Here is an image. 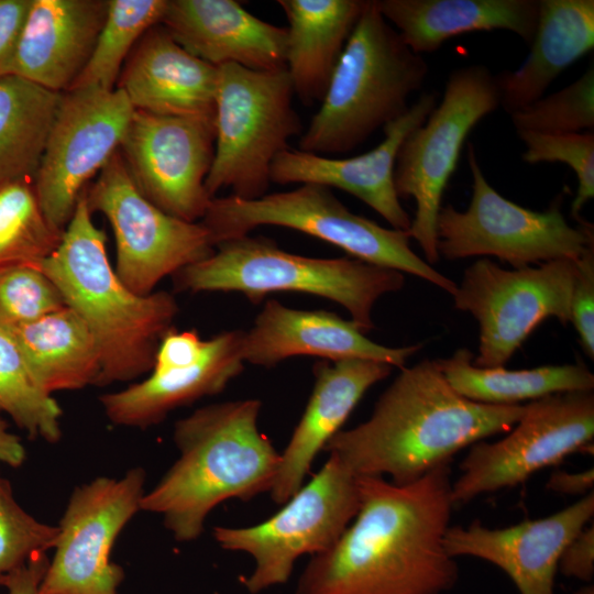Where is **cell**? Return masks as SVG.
I'll return each mask as SVG.
<instances>
[{
    "mask_svg": "<svg viewBox=\"0 0 594 594\" xmlns=\"http://www.w3.org/2000/svg\"><path fill=\"white\" fill-rule=\"evenodd\" d=\"M472 197L466 210L441 207L437 219V251L448 260L496 256L514 268L553 260L576 261L594 243L593 227L582 218L569 224L554 201L546 211L524 208L498 194L468 145Z\"/></svg>",
    "mask_w": 594,
    "mask_h": 594,
    "instance_id": "10",
    "label": "cell"
},
{
    "mask_svg": "<svg viewBox=\"0 0 594 594\" xmlns=\"http://www.w3.org/2000/svg\"><path fill=\"white\" fill-rule=\"evenodd\" d=\"M574 594H594V588L592 585H586L578 590Z\"/></svg>",
    "mask_w": 594,
    "mask_h": 594,
    "instance_id": "46",
    "label": "cell"
},
{
    "mask_svg": "<svg viewBox=\"0 0 594 594\" xmlns=\"http://www.w3.org/2000/svg\"><path fill=\"white\" fill-rule=\"evenodd\" d=\"M0 410L32 438L62 437V409L35 380L11 334L0 327Z\"/></svg>",
    "mask_w": 594,
    "mask_h": 594,
    "instance_id": "34",
    "label": "cell"
},
{
    "mask_svg": "<svg viewBox=\"0 0 594 594\" xmlns=\"http://www.w3.org/2000/svg\"><path fill=\"white\" fill-rule=\"evenodd\" d=\"M207 346L208 340L201 339L197 331H178L173 327L160 341L152 371L191 365L204 356Z\"/></svg>",
    "mask_w": 594,
    "mask_h": 594,
    "instance_id": "40",
    "label": "cell"
},
{
    "mask_svg": "<svg viewBox=\"0 0 594 594\" xmlns=\"http://www.w3.org/2000/svg\"><path fill=\"white\" fill-rule=\"evenodd\" d=\"M63 232L45 217L34 179L0 184V270L38 266L57 249Z\"/></svg>",
    "mask_w": 594,
    "mask_h": 594,
    "instance_id": "33",
    "label": "cell"
},
{
    "mask_svg": "<svg viewBox=\"0 0 594 594\" xmlns=\"http://www.w3.org/2000/svg\"><path fill=\"white\" fill-rule=\"evenodd\" d=\"M403 42L422 55L453 36L505 30L530 44L538 21L536 0H377Z\"/></svg>",
    "mask_w": 594,
    "mask_h": 594,
    "instance_id": "26",
    "label": "cell"
},
{
    "mask_svg": "<svg viewBox=\"0 0 594 594\" xmlns=\"http://www.w3.org/2000/svg\"><path fill=\"white\" fill-rule=\"evenodd\" d=\"M215 141V118L134 110L119 152L150 201L173 217L198 222L212 199L205 182Z\"/></svg>",
    "mask_w": 594,
    "mask_h": 594,
    "instance_id": "17",
    "label": "cell"
},
{
    "mask_svg": "<svg viewBox=\"0 0 594 594\" xmlns=\"http://www.w3.org/2000/svg\"><path fill=\"white\" fill-rule=\"evenodd\" d=\"M525 407L468 399L450 386L435 361L425 360L400 369L371 417L340 430L324 450L356 476L387 474L393 483L407 484L450 464L466 447L508 432Z\"/></svg>",
    "mask_w": 594,
    "mask_h": 594,
    "instance_id": "2",
    "label": "cell"
},
{
    "mask_svg": "<svg viewBox=\"0 0 594 594\" xmlns=\"http://www.w3.org/2000/svg\"><path fill=\"white\" fill-rule=\"evenodd\" d=\"M559 571L571 578L591 581L594 574V528L586 526L563 549Z\"/></svg>",
    "mask_w": 594,
    "mask_h": 594,
    "instance_id": "42",
    "label": "cell"
},
{
    "mask_svg": "<svg viewBox=\"0 0 594 594\" xmlns=\"http://www.w3.org/2000/svg\"><path fill=\"white\" fill-rule=\"evenodd\" d=\"M200 222L215 248L261 226L285 227L333 244L365 263L418 276L452 296L457 292L453 280L410 249L407 231L384 228L353 213L326 186L301 184L255 199L215 197Z\"/></svg>",
    "mask_w": 594,
    "mask_h": 594,
    "instance_id": "7",
    "label": "cell"
},
{
    "mask_svg": "<svg viewBox=\"0 0 594 594\" xmlns=\"http://www.w3.org/2000/svg\"><path fill=\"white\" fill-rule=\"evenodd\" d=\"M593 515L591 492L550 516L505 528H487L479 520L468 527H450L444 546L452 558L474 557L498 566L520 594H556L561 553Z\"/></svg>",
    "mask_w": 594,
    "mask_h": 594,
    "instance_id": "18",
    "label": "cell"
},
{
    "mask_svg": "<svg viewBox=\"0 0 594 594\" xmlns=\"http://www.w3.org/2000/svg\"><path fill=\"white\" fill-rule=\"evenodd\" d=\"M188 53L212 65L286 69V28L258 19L234 0H167L161 20Z\"/></svg>",
    "mask_w": 594,
    "mask_h": 594,
    "instance_id": "21",
    "label": "cell"
},
{
    "mask_svg": "<svg viewBox=\"0 0 594 594\" xmlns=\"http://www.w3.org/2000/svg\"><path fill=\"white\" fill-rule=\"evenodd\" d=\"M499 103L496 76L486 66L459 67L449 75L440 103L398 150L395 189L399 198L413 197L416 201L407 233L419 244L428 264L439 260L437 219L464 142L470 131Z\"/></svg>",
    "mask_w": 594,
    "mask_h": 594,
    "instance_id": "9",
    "label": "cell"
},
{
    "mask_svg": "<svg viewBox=\"0 0 594 594\" xmlns=\"http://www.w3.org/2000/svg\"><path fill=\"white\" fill-rule=\"evenodd\" d=\"M593 485L594 471L593 468H591L576 473L556 470L550 475L546 487L547 490L559 494L585 496L593 492Z\"/></svg>",
    "mask_w": 594,
    "mask_h": 594,
    "instance_id": "44",
    "label": "cell"
},
{
    "mask_svg": "<svg viewBox=\"0 0 594 594\" xmlns=\"http://www.w3.org/2000/svg\"><path fill=\"white\" fill-rule=\"evenodd\" d=\"M48 563L46 553L36 554L6 574L3 585L9 594H37Z\"/></svg>",
    "mask_w": 594,
    "mask_h": 594,
    "instance_id": "43",
    "label": "cell"
},
{
    "mask_svg": "<svg viewBox=\"0 0 594 594\" xmlns=\"http://www.w3.org/2000/svg\"><path fill=\"white\" fill-rule=\"evenodd\" d=\"M450 386L463 397L490 405H519L549 395L591 392L594 375L583 364L547 365L530 370L481 367L468 349L435 361Z\"/></svg>",
    "mask_w": 594,
    "mask_h": 594,
    "instance_id": "30",
    "label": "cell"
},
{
    "mask_svg": "<svg viewBox=\"0 0 594 594\" xmlns=\"http://www.w3.org/2000/svg\"><path fill=\"white\" fill-rule=\"evenodd\" d=\"M0 477H1V475H0Z\"/></svg>",
    "mask_w": 594,
    "mask_h": 594,
    "instance_id": "48",
    "label": "cell"
},
{
    "mask_svg": "<svg viewBox=\"0 0 594 594\" xmlns=\"http://www.w3.org/2000/svg\"><path fill=\"white\" fill-rule=\"evenodd\" d=\"M109 0H32L9 74L67 91L94 51Z\"/></svg>",
    "mask_w": 594,
    "mask_h": 594,
    "instance_id": "23",
    "label": "cell"
},
{
    "mask_svg": "<svg viewBox=\"0 0 594 594\" xmlns=\"http://www.w3.org/2000/svg\"><path fill=\"white\" fill-rule=\"evenodd\" d=\"M593 438V391L531 400L504 438L471 446L451 486L452 503L465 504L482 494L521 484L572 453L590 452Z\"/></svg>",
    "mask_w": 594,
    "mask_h": 594,
    "instance_id": "14",
    "label": "cell"
},
{
    "mask_svg": "<svg viewBox=\"0 0 594 594\" xmlns=\"http://www.w3.org/2000/svg\"><path fill=\"white\" fill-rule=\"evenodd\" d=\"M450 464L395 484L358 477L359 510L327 551L312 556L296 594H443L458 581L444 546L454 507Z\"/></svg>",
    "mask_w": 594,
    "mask_h": 594,
    "instance_id": "1",
    "label": "cell"
},
{
    "mask_svg": "<svg viewBox=\"0 0 594 594\" xmlns=\"http://www.w3.org/2000/svg\"><path fill=\"white\" fill-rule=\"evenodd\" d=\"M438 95L427 91L384 128V139L373 150L346 158L287 148L271 166V183L317 184L346 191L376 211L393 229L407 231L411 219L394 184L398 150L405 138L422 124L437 106Z\"/></svg>",
    "mask_w": 594,
    "mask_h": 594,
    "instance_id": "19",
    "label": "cell"
},
{
    "mask_svg": "<svg viewBox=\"0 0 594 594\" xmlns=\"http://www.w3.org/2000/svg\"><path fill=\"white\" fill-rule=\"evenodd\" d=\"M7 331L48 394L97 385L101 370L98 346L88 326L68 306Z\"/></svg>",
    "mask_w": 594,
    "mask_h": 594,
    "instance_id": "29",
    "label": "cell"
},
{
    "mask_svg": "<svg viewBox=\"0 0 594 594\" xmlns=\"http://www.w3.org/2000/svg\"><path fill=\"white\" fill-rule=\"evenodd\" d=\"M422 344L389 348L370 340L352 320L326 310H300L268 299L253 326L244 331V362L273 367L299 355L326 361L371 360L405 367Z\"/></svg>",
    "mask_w": 594,
    "mask_h": 594,
    "instance_id": "20",
    "label": "cell"
},
{
    "mask_svg": "<svg viewBox=\"0 0 594 594\" xmlns=\"http://www.w3.org/2000/svg\"><path fill=\"white\" fill-rule=\"evenodd\" d=\"M66 306L55 283L34 265L0 270V327L12 330Z\"/></svg>",
    "mask_w": 594,
    "mask_h": 594,
    "instance_id": "36",
    "label": "cell"
},
{
    "mask_svg": "<svg viewBox=\"0 0 594 594\" xmlns=\"http://www.w3.org/2000/svg\"><path fill=\"white\" fill-rule=\"evenodd\" d=\"M58 532V526L43 524L28 514L15 501L10 483L0 477V574L53 549Z\"/></svg>",
    "mask_w": 594,
    "mask_h": 594,
    "instance_id": "38",
    "label": "cell"
},
{
    "mask_svg": "<svg viewBox=\"0 0 594 594\" xmlns=\"http://www.w3.org/2000/svg\"><path fill=\"white\" fill-rule=\"evenodd\" d=\"M106 241L82 194L59 245L38 265L95 338L101 365L98 386L152 371L160 341L178 314L168 292L138 295L129 289L108 258Z\"/></svg>",
    "mask_w": 594,
    "mask_h": 594,
    "instance_id": "4",
    "label": "cell"
},
{
    "mask_svg": "<svg viewBox=\"0 0 594 594\" xmlns=\"http://www.w3.org/2000/svg\"><path fill=\"white\" fill-rule=\"evenodd\" d=\"M261 406L258 399L212 404L175 424L179 457L145 492L141 509L161 515L177 541L197 539L220 503L270 492L279 453L258 430Z\"/></svg>",
    "mask_w": 594,
    "mask_h": 594,
    "instance_id": "3",
    "label": "cell"
},
{
    "mask_svg": "<svg viewBox=\"0 0 594 594\" xmlns=\"http://www.w3.org/2000/svg\"><path fill=\"white\" fill-rule=\"evenodd\" d=\"M61 98L19 76H0V184L34 179Z\"/></svg>",
    "mask_w": 594,
    "mask_h": 594,
    "instance_id": "31",
    "label": "cell"
},
{
    "mask_svg": "<svg viewBox=\"0 0 594 594\" xmlns=\"http://www.w3.org/2000/svg\"><path fill=\"white\" fill-rule=\"evenodd\" d=\"M32 0H0V76L9 74Z\"/></svg>",
    "mask_w": 594,
    "mask_h": 594,
    "instance_id": "41",
    "label": "cell"
},
{
    "mask_svg": "<svg viewBox=\"0 0 594 594\" xmlns=\"http://www.w3.org/2000/svg\"><path fill=\"white\" fill-rule=\"evenodd\" d=\"M287 21L286 70L305 106L322 100L364 0H278Z\"/></svg>",
    "mask_w": 594,
    "mask_h": 594,
    "instance_id": "28",
    "label": "cell"
},
{
    "mask_svg": "<svg viewBox=\"0 0 594 594\" xmlns=\"http://www.w3.org/2000/svg\"><path fill=\"white\" fill-rule=\"evenodd\" d=\"M166 4L167 0H109L90 58L68 90H113L128 56L142 36L161 23Z\"/></svg>",
    "mask_w": 594,
    "mask_h": 594,
    "instance_id": "32",
    "label": "cell"
},
{
    "mask_svg": "<svg viewBox=\"0 0 594 594\" xmlns=\"http://www.w3.org/2000/svg\"><path fill=\"white\" fill-rule=\"evenodd\" d=\"M386 363L349 359L319 361L304 414L279 454L277 474L270 490L275 504L286 503L304 484L318 453L336 436L366 391L392 373Z\"/></svg>",
    "mask_w": 594,
    "mask_h": 594,
    "instance_id": "22",
    "label": "cell"
},
{
    "mask_svg": "<svg viewBox=\"0 0 594 594\" xmlns=\"http://www.w3.org/2000/svg\"><path fill=\"white\" fill-rule=\"evenodd\" d=\"M243 334L242 330L221 332L208 339L198 362L152 371L141 382L102 395L105 415L114 425L144 429L178 407L221 393L244 369Z\"/></svg>",
    "mask_w": 594,
    "mask_h": 594,
    "instance_id": "25",
    "label": "cell"
},
{
    "mask_svg": "<svg viewBox=\"0 0 594 594\" xmlns=\"http://www.w3.org/2000/svg\"><path fill=\"white\" fill-rule=\"evenodd\" d=\"M360 506L358 477L337 457L286 502L275 515L249 527L213 528L226 550L250 554L253 572L241 580L251 594L284 584L305 554L329 550L355 517Z\"/></svg>",
    "mask_w": 594,
    "mask_h": 594,
    "instance_id": "11",
    "label": "cell"
},
{
    "mask_svg": "<svg viewBox=\"0 0 594 594\" xmlns=\"http://www.w3.org/2000/svg\"><path fill=\"white\" fill-rule=\"evenodd\" d=\"M179 290L238 292L257 304L275 292L319 296L343 306L361 330L374 328L376 300L403 288L402 272L356 258H319L286 252L265 238L244 235L173 275Z\"/></svg>",
    "mask_w": 594,
    "mask_h": 594,
    "instance_id": "6",
    "label": "cell"
},
{
    "mask_svg": "<svg viewBox=\"0 0 594 594\" xmlns=\"http://www.w3.org/2000/svg\"><path fill=\"white\" fill-rule=\"evenodd\" d=\"M25 460V450L18 436L12 433L0 417V463L20 466Z\"/></svg>",
    "mask_w": 594,
    "mask_h": 594,
    "instance_id": "45",
    "label": "cell"
},
{
    "mask_svg": "<svg viewBox=\"0 0 594 594\" xmlns=\"http://www.w3.org/2000/svg\"><path fill=\"white\" fill-rule=\"evenodd\" d=\"M525 145L522 160L527 164L564 163L576 175L578 190L571 213L578 221L583 207L594 197V134L541 133L517 131Z\"/></svg>",
    "mask_w": 594,
    "mask_h": 594,
    "instance_id": "37",
    "label": "cell"
},
{
    "mask_svg": "<svg viewBox=\"0 0 594 594\" xmlns=\"http://www.w3.org/2000/svg\"><path fill=\"white\" fill-rule=\"evenodd\" d=\"M217 78L216 66L188 53L157 24L129 55L117 88L134 110L215 118Z\"/></svg>",
    "mask_w": 594,
    "mask_h": 594,
    "instance_id": "24",
    "label": "cell"
},
{
    "mask_svg": "<svg viewBox=\"0 0 594 594\" xmlns=\"http://www.w3.org/2000/svg\"><path fill=\"white\" fill-rule=\"evenodd\" d=\"M575 273V261L568 258L514 270L488 258L470 265L453 298L457 309L479 322V355L473 364L504 366L544 319L570 322Z\"/></svg>",
    "mask_w": 594,
    "mask_h": 594,
    "instance_id": "13",
    "label": "cell"
},
{
    "mask_svg": "<svg viewBox=\"0 0 594 594\" xmlns=\"http://www.w3.org/2000/svg\"><path fill=\"white\" fill-rule=\"evenodd\" d=\"M133 112L118 88L62 94L34 177L41 208L55 229L65 230L88 180L119 151Z\"/></svg>",
    "mask_w": 594,
    "mask_h": 594,
    "instance_id": "15",
    "label": "cell"
},
{
    "mask_svg": "<svg viewBox=\"0 0 594 594\" xmlns=\"http://www.w3.org/2000/svg\"><path fill=\"white\" fill-rule=\"evenodd\" d=\"M428 72L422 55L383 16L377 0L365 1L298 150L326 156L352 151L408 109Z\"/></svg>",
    "mask_w": 594,
    "mask_h": 594,
    "instance_id": "5",
    "label": "cell"
},
{
    "mask_svg": "<svg viewBox=\"0 0 594 594\" xmlns=\"http://www.w3.org/2000/svg\"><path fill=\"white\" fill-rule=\"evenodd\" d=\"M217 68L215 156L205 187L210 198L231 188L232 196L255 199L271 184L275 157L302 133L293 84L286 69Z\"/></svg>",
    "mask_w": 594,
    "mask_h": 594,
    "instance_id": "8",
    "label": "cell"
},
{
    "mask_svg": "<svg viewBox=\"0 0 594 594\" xmlns=\"http://www.w3.org/2000/svg\"><path fill=\"white\" fill-rule=\"evenodd\" d=\"M84 196L91 212H100L109 221L117 249L114 271L138 295L153 293L163 278L216 249L201 222L166 213L139 190L119 151Z\"/></svg>",
    "mask_w": 594,
    "mask_h": 594,
    "instance_id": "12",
    "label": "cell"
},
{
    "mask_svg": "<svg viewBox=\"0 0 594 594\" xmlns=\"http://www.w3.org/2000/svg\"><path fill=\"white\" fill-rule=\"evenodd\" d=\"M571 319L584 352L594 359V243L575 261Z\"/></svg>",
    "mask_w": 594,
    "mask_h": 594,
    "instance_id": "39",
    "label": "cell"
},
{
    "mask_svg": "<svg viewBox=\"0 0 594 594\" xmlns=\"http://www.w3.org/2000/svg\"><path fill=\"white\" fill-rule=\"evenodd\" d=\"M6 575L0 574V585H3Z\"/></svg>",
    "mask_w": 594,
    "mask_h": 594,
    "instance_id": "47",
    "label": "cell"
},
{
    "mask_svg": "<svg viewBox=\"0 0 594 594\" xmlns=\"http://www.w3.org/2000/svg\"><path fill=\"white\" fill-rule=\"evenodd\" d=\"M517 131L581 133L594 128V67L565 88L509 114Z\"/></svg>",
    "mask_w": 594,
    "mask_h": 594,
    "instance_id": "35",
    "label": "cell"
},
{
    "mask_svg": "<svg viewBox=\"0 0 594 594\" xmlns=\"http://www.w3.org/2000/svg\"><path fill=\"white\" fill-rule=\"evenodd\" d=\"M145 477L142 468H133L120 479L100 476L75 488L37 594H118L124 572L110 554L141 510Z\"/></svg>",
    "mask_w": 594,
    "mask_h": 594,
    "instance_id": "16",
    "label": "cell"
},
{
    "mask_svg": "<svg viewBox=\"0 0 594 594\" xmlns=\"http://www.w3.org/2000/svg\"><path fill=\"white\" fill-rule=\"evenodd\" d=\"M530 52L515 70L496 76L502 106L509 114L535 102L569 66L593 50V0H538Z\"/></svg>",
    "mask_w": 594,
    "mask_h": 594,
    "instance_id": "27",
    "label": "cell"
}]
</instances>
